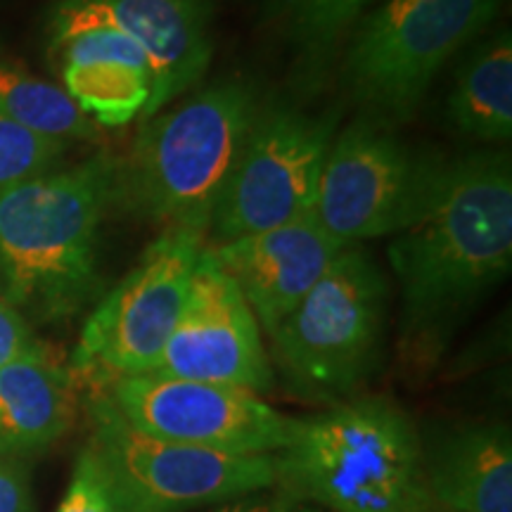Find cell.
I'll use <instances>...</instances> for the list:
<instances>
[{"label":"cell","mask_w":512,"mask_h":512,"mask_svg":"<svg viewBox=\"0 0 512 512\" xmlns=\"http://www.w3.org/2000/svg\"><path fill=\"white\" fill-rule=\"evenodd\" d=\"M389 264L401 287L399 351L432 368L463 320L512 266V166L508 152L444 162L430 202L392 235Z\"/></svg>","instance_id":"cell-1"},{"label":"cell","mask_w":512,"mask_h":512,"mask_svg":"<svg viewBox=\"0 0 512 512\" xmlns=\"http://www.w3.org/2000/svg\"><path fill=\"white\" fill-rule=\"evenodd\" d=\"M117 166L100 152L0 190V280L19 311L67 320L98 290V235Z\"/></svg>","instance_id":"cell-2"},{"label":"cell","mask_w":512,"mask_h":512,"mask_svg":"<svg viewBox=\"0 0 512 512\" xmlns=\"http://www.w3.org/2000/svg\"><path fill=\"white\" fill-rule=\"evenodd\" d=\"M422 439L401 406L358 396L299 420L275 453V489L325 512H427Z\"/></svg>","instance_id":"cell-3"},{"label":"cell","mask_w":512,"mask_h":512,"mask_svg":"<svg viewBox=\"0 0 512 512\" xmlns=\"http://www.w3.org/2000/svg\"><path fill=\"white\" fill-rule=\"evenodd\" d=\"M259 110L252 86L221 81L145 119L117 166L114 204L164 230L207 238Z\"/></svg>","instance_id":"cell-4"},{"label":"cell","mask_w":512,"mask_h":512,"mask_svg":"<svg viewBox=\"0 0 512 512\" xmlns=\"http://www.w3.org/2000/svg\"><path fill=\"white\" fill-rule=\"evenodd\" d=\"M387 280L361 245H349L273 330V356L292 394L342 403L382 361Z\"/></svg>","instance_id":"cell-5"},{"label":"cell","mask_w":512,"mask_h":512,"mask_svg":"<svg viewBox=\"0 0 512 512\" xmlns=\"http://www.w3.org/2000/svg\"><path fill=\"white\" fill-rule=\"evenodd\" d=\"M86 411L100 475L114 512H190L275 486V456H228L133 430L105 389H88Z\"/></svg>","instance_id":"cell-6"},{"label":"cell","mask_w":512,"mask_h":512,"mask_svg":"<svg viewBox=\"0 0 512 512\" xmlns=\"http://www.w3.org/2000/svg\"><path fill=\"white\" fill-rule=\"evenodd\" d=\"M501 0H384L356 24L344 79L370 119L406 121L446 62L494 22Z\"/></svg>","instance_id":"cell-7"},{"label":"cell","mask_w":512,"mask_h":512,"mask_svg":"<svg viewBox=\"0 0 512 512\" xmlns=\"http://www.w3.org/2000/svg\"><path fill=\"white\" fill-rule=\"evenodd\" d=\"M204 238L188 230H164L138 266L98 304L76 344L69 368L81 389L155 373L181 316Z\"/></svg>","instance_id":"cell-8"},{"label":"cell","mask_w":512,"mask_h":512,"mask_svg":"<svg viewBox=\"0 0 512 512\" xmlns=\"http://www.w3.org/2000/svg\"><path fill=\"white\" fill-rule=\"evenodd\" d=\"M444 162L408 147L389 124L363 117L332 138L313 216L344 247L396 235L430 202Z\"/></svg>","instance_id":"cell-9"},{"label":"cell","mask_w":512,"mask_h":512,"mask_svg":"<svg viewBox=\"0 0 512 512\" xmlns=\"http://www.w3.org/2000/svg\"><path fill=\"white\" fill-rule=\"evenodd\" d=\"M337 119L294 107L256 114L209 233L216 245L283 226L313 211Z\"/></svg>","instance_id":"cell-10"},{"label":"cell","mask_w":512,"mask_h":512,"mask_svg":"<svg viewBox=\"0 0 512 512\" xmlns=\"http://www.w3.org/2000/svg\"><path fill=\"white\" fill-rule=\"evenodd\" d=\"M102 389L136 432L228 456H275L299 430L259 394L226 384L147 373Z\"/></svg>","instance_id":"cell-11"},{"label":"cell","mask_w":512,"mask_h":512,"mask_svg":"<svg viewBox=\"0 0 512 512\" xmlns=\"http://www.w3.org/2000/svg\"><path fill=\"white\" fill-rule=\"evenodd\" d=\"M155 375L226 384L261 394L273 387V366L247 299L202 249L181 316Z\"/></svg>","instance_id":"cell-12"},{"label":"cell","mask_w":512,"mask_h":512,"mask_svg":"<svg viewBox=\"0 0 512 512\" xmlns=\"http://www.w3.org/2000/svg\"><path fill=\"white\" fill-rule=\"evenodd\" d=\"M93 27L133 38L150 62L152 93L140 119L190 91L214 55L209 0H62L50 19L53 43Z\"/></svg>","instance_id":"cell-13"},{"label":"cell","mask_w":512,"mask_h":512,"mask_svg":"<svg viewBox=\"0 0 512 512\" xmlns=\"http://www.w3.org/2000/svg\"><path fill=\"white\" fill-rule=\"evenodd\" d=\"M342 249V242L332 238L311 211L283 226L221 242L209 252L233 278L256 323L271 337Z\"/></svg>","instance_id":"cell-14"},{"label":"cell","mask_w":512,"mask_h":512,"mask_svg":"<svg viewBox=\"0 0 512 512\" xmlns=\"http://www.w3.org/2000/svg\"><path fill=\"white\" fill-rule=\"evenodd\" d=\"M64 91L98 126H126L143 117L152 69L133 38L110 27L83 29L53 43Z\"/></svg>","instance_id":"cell-15"},{"label":"cell","mask_w":512,"mask_h":512,"mask_svg":"<svg viewBox=\"0 0 512 512\" xmlns=\"http://www.w3.org/2000/svg\"><path fill=\"white\" fill-rule=\"evenodd\" d=\"M432 505L446 512H512V437L503 422H470L422 448Z\"/></svg>","instance_id":"cell-16"},{"label":"cell","mask_w":512,"mask_h":512,"mask_svg":"<svg viewBox=\"0 0 512 512\" xmlns=\"http://www.w3.org/2000/svg\"><path fill=\"white\" fill-rule=\"evenodd\" d=\"M81 384L55 351L0 368V453L53 446L74 427Z\"/></svg>","instance_id":"cell-17"},{"label":"cell","mask_w":512,"mask_h":512,"mask_svg":"<svg viewBox=\"0 0 512 512\" xmlns=\"http://www.w3.org/2000/svg\"><path fill=\"white\" fill-rule=\"evenodd\" d=\"M446 112L463 136L479 143H508L512 136L510 31L489 38L460 64Z\"/></svg>","instance_id":"cell-18"},{"label":"cell","mask_w":512,"mask_h":512,"mask_svg":"<svg viewBox=\"0 0 512 512\" xmlns=\"http://www.w3.org/2000/svg\"><path fill=\"white\" fill-rule=\"evenodd\" d=\"M0 110L19 126L64 145L98 138V124L64 88L8 62H0Z\"/></svg>","instance_id":"cell-19"},{"label":"cell","mask_w":512,"mask_h":512,"mask_svg":"<svg viewBox=\"0 0 512 512\" xmlns=\"http://www.w3.org/2000/svg\"><path fill=\"white\" fill-rule=\"evenodd\" d=\"M373 3L375 0H264V10L294 46L316 57L335 48Z\"/></svg>","instance_id":"cell-20"},{"label":"cell","mask_w":512,"mask_h":512,"mask_svg":"<svg viewBox=\"0 0 512 512\" xmlns=\"http://www.w3.org/2000/svg\"><path fill=\"white\" fill-rule=\"evenodd\" d=\"M67 145L43 138L0 110V190L55 171Z\"/></svg>","instance_id":"cell-21"},{"label":"cell","mask_w":512,"mask_h":512,"mask_svg":"<svg viewBox=\"0 0 512 512\" xmlns=\"http://www.w3.org/2000/svg\"><path fill=\"white\" fill-rule=\"evenodd\" d=\"M57 512H114L105 479L88 446L76 458L72 482Z\"/></svg>","instance_id":"cell-22"},{"label":"cell","mask_w":512,"mask_h":512,"mask_svg":"<svg viewBox=\"0 0 512 512\" xmlns=\"http://www.w3.org/2000/svg\"><path fill=\"white\" fill-rule=\"evenodd\" d=\"M48 351L53 349L36 337L27 316L8 299H0V368L22 358L43 356Z\"/></svg>","instance_id":"cell-23"},{"label":"cell","mask_w":512,"mask_h":512,"mask_svg":"<svg viewBox=\"0 0 512 512\" xmlns=\"http://www.w3.org/2000/svg\"><path fill=\"white\" fill-rule=\"evenodd\" d=\"M0 512H36L29 467L22 456L0 453Z\"/></svg>","instance_id":"cell-24"},{"label":"cell","mask_w":512,"mask_h":512,"mask_svg":"<svg viewBox=\"0 0 512 512\" xmlns=\"http://www.w3.org/2000/svg\"><path fill=\"white\" fill-rule=\"evenodd\" d=\"M209 512H325L318 510L316 505L297 501V498L283 494L280 489H266L259 491V494H249L242 498H235V501L221 503L216 510Z\"/></svg>","instance_id":"cell-25"},{"label":"cell","mask_w":512,"mask_h":512,"mask_svg":"<svg viewBox=\"0 0 512 512\" xmlns=\"http://www.w3.org/2000/svg\"><path fill=\"white\" fill-rule=\"evenodd\" d=\"M0 299H8V294H5V285H3V280H0Z\"/></svg>","instance_id":"cell-26"},{"label":"cell","mask_w":512,"mask_h":512,"mask_svg":"<svg viewBox=\"0 0 512 512\" xmlns=\"http://www.w3.org/2000/svg\"><path fill=\"white\" fill-rule=\"evenodd\" d=\"M427 512H446V510H441V508H437V505H432V508L427 510Z\"/></svg>","instance_id":"cell-27"}]
</instances>
